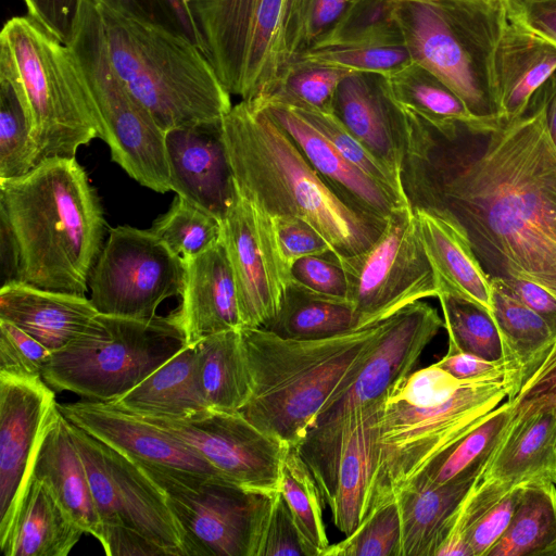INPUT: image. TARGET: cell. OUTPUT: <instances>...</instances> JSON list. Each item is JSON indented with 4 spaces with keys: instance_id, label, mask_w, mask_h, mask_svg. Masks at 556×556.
<instances>
[{
    "instance_id": "obj_1",
    "label": "cell",
    "mask_w": 556,
    "mask_h": 556,
    "mask_svg": "<svg viewBox=\"0 0 556 556\" xmlns=\"http://www.w3.org/2000/svg\"><path fill=\"white\" fill-rule=\"evenodd\" d=\"M405 112L400 181L409 206L453 226L489 278L556 296V149L542 110L531 102L509 123L447 127Z\"/></svg>"
},
{
    "instance_id": "obj_2",
    "label": "cell",
    "mask_w": 556,
    "mask_h": 556,
    "mask_svg": "<svg viewBox=\"0 0 556 556\" xmlns=\"http://www.w3.org/2000/svg\"><path fill=\"white\" fill-rule=\"evenodd\" d=\"M0 215L18 245V283L85 295L106 222L76 157L47 159L22 176L0 179Z\"/></svg>"
},
{
    "instance_id": "obj_3",
    "label": "cell",
    "mask_w": 556,
    "mask_h": 556,
    "mask_svg": "<svg viewBox=\"0 0 556 556\" xmlns=\"http://www.w3.org/2000/svg\"><path fill=\"white\" fill-rule=\"evenodd\" d=\"M238 192L257 211L311 224L342 262L369 249L387 222L342 201L262 108L241 100L222 119Z\"/></svg>"
},
{
    "instance_id": "obj_4",
    "label": "cell",
    "mask_w": 556,
    "mask_h": 556,
    "mask_svg": "<svg viewBox=\"0 0 556 556\" xmlns=\"http://www.w3.org/2000/svg\"><path fill=\"white\" fill-rule=\"evenodd\" d=\"M513 392L507 376L459 381L437 364L399 381L384 396L378 417L377 452L364 518L393 498Z\"/></svg>"
},
{
    "instance_id": "obj_5",
    "label": "cell",
    "mask_w": 556,
    "mask_h": 556,
    "mask_svg": "<svg viewBox=\"0 0 556 556\" xmlns=\"http://www.w3.org/2000/svg\"><path fill=\"white\" fill-rule=\"evenodd\" d=\"M388 318L316 340L241 328L252 392L240 412L265 433L298 446L317 416L349 386Z\"/></svg>"
},
{
    "instance_id": "obj_6",
    "label": "cell",
    "mask_w": 556,
    "mask_h": 556,
    "mask_svg": "<svg viewBox=\"0 0 556 556\" xmlns=\"http://www.w3.org/2000/svg\"><path fill=\"white\" fill-rule=\"evenodd\" d=\"M93 1L116 74L165 132L230 111L231 94L190 37Z\"/></svg>"
},
{
    "instance_id": "obj_7",
    "label": "cell",
    "mask_w": 556,
    "mask_h": 556,
    "mask_svg": "<svg viewBox=\"0 0 556 556\" xmlns=\"http://www.w3.org/2000/svg\"><path fill=\"white\" fill-rule=\"evenodd\" d=\"M0 80L23 103L33 128L37 164L76 157L100 138V123L70 48L35 18L8 20L0 33Z\"/></svg>"
},
{
    "instance_id": "obj_8",
    "label": "cell",
    "mask_w": 556,
    "mask_h": 556,
    "mask_svg": "<svg viewBox=\"0 0 556 556\" xmlns=\"http://www.w3.org/2000/svg\"><path fill=\"white\" fill-rule=\"evenodd\" d=\"M413 61L445 83L485 124L501 122L494 56L508 18L505 0H396Z\"/></svg>"
},
{
    "instance_id": "obj_9",
    "label": "cell",
    "mask_w": 556,
    "mask_h": 556,
    "mask_svg": "<svg viewBox=\"0 0 556 556\" xmlns=\"http://www.w3.org/2000/svg\"><path fill=\"white\" fill-rule=\"evenodd\" d=\"M186 346L175 312L150 319L99 313L80 336L50 354L41 377L55 391L112 402Z\"/></svg>"
},
{
    "instance_id": "obj_10",
    "label": "cell",
    "mask_w": 556,
    "mask_h": 556,
    "mask_svg": "<svg viewBox=\"0 0 556 556\" xmlns=\"http://www.w3.org/2000/svg\"><path fill=\"white\" fill-rule=\"evenodd\" d=\"M66 45L112 160L143 187L160 193L170 191L166 132L116 74L93 0H81Z\"/></svg>"
},
{
    "instance_id": "obj_11",
    "label": "cell",
    "mask_w": 556,
    "mask_h": 556,
    "mask_svg": "<svg viewBox=\"0 0 556 556\" xmlns=\"http://www.w3.org/2000/svg\"><path fill=\"white\" fill-rule=\"evenodd\" d=\"M202 51L230 94L263 97L289 63L288 0H187Z\"/></svg>"
},
{
    "instance_id": "obj_12",
    "label": "cell",
    "mask_w": 556,
    "mask_h": 556,
    "mask_svg": "<svg viewBox=\"0 0 556 556\" xmlns=\"http://www.w3.org/2000/svg\"><path fill=\"white\" fill-rule=\"evenodd\" d=\"M138 465L164 492L188 556H257L275 493L250 491L222 477Z\"/></svg>"
},
{
    "instance_id": "obj_13",
    "label": "cell",
    "mask_w": 556,
    "mask_h": 556,
    "mask_svg": "<svg viewBox=\"0 0 556 556\" xmlns=\"http://www.w3.org/2000/svg\"><path fill=\"white\" fill-rule=\"evenodd\" d=\"M341 264L348 278V300L361 327L440 293L416 213L409 204L390 215L384 230L369 249Z\"/></svg>"
},
{
    "instance_id": "obj_14",
    "label": "cell",
    "mask_w": 556,
    "mask_h": 556,
    "mask_svg": "<svg viewBox=\"0 0 556 556\" xmlns=\"http://www.w3.org/2000/svg\"><path fill=\"white\" fill-rule=\"evenodd\" d=\"M186 266L151 229L117 226L89 278L90 301L100 314L150 319L159 305L180 295Z\"/></svg>"
},
{
    "instance_id": "obj_15",
    "label": "cell",
    "mask_w": 556,
    "mask_h": 556,
    "mask_svg": "<svg viewBox=\"0 0 556 556\" xmlns=\"http://www.w3.org/2000/svg\"><path fill=\"white\" fill-rule=\"evenodd\" d=\"M68 428L88 475L102 533L125 527L144 535L166 555L188 556L184 530L162 489L117 450L70 421Z\"/></svg>"
},
{
    "instance_id": "obj_16",
    "label": "cell",
    "mask_w": 556,
    "mask_h": 556,
    "mask_svg": "<svg viewBox=\"0 0 556 556\" xmlns=\"http://www.w3.org/2000/svg\"><path fill=\"white\" fill-rule=\"evenodd\" d=\"M383 400L356 406L309 430L296 446L331 510L332 522L345 536L365 516Z\"/></svg>"
},
{
    "instance_id": "obj_17",
    "label": "cell",
    "mask_w": 556,
    "mask_h": 556,
    "mask_svg": "<svg viewBox=\"0 0 556 556\" xmlns=\"http://www.w3.org/2000/svg\"><path fill=\"white\" fill-rule=\"evenodd\" d=\"M142 419L193 447L226 480L254 492L280 491L289 445L258 429L241 412L207 409L184 420Z\"/></svg>"
},
{
    "instance_id": "obj_18",
    "label": "cell",
    "mask_w": 556,
    "mask_h": 556,
    "mask_svg": "<svg viewBox=\"0 0 556 556\" xmlns=\"http://www.w3.org/2000/svg\"><path fill=\"white\" fill-rule=\"evenodd\" d=\"M58 410L54 391L42 377L0 375V545L15 522L37 451Z\"/></svg>"
},
{
    "instance_id": "obj_19",
    "label": "cell",
    "mask_w": 556,
    "mask_h": 556,
    "mask_svg": "<svg viewBox=\"0 0 556 556\" xmlns=\"http://www.w3.org/2000/svg\"><path fill=\"white\" fill-rule=\"evenodd\" d=\"M442 327L444 320L437 309L422 301L390 316L349 386L317 416L309 430L337 420L356 406L384 397L413 371L421 353Z\"/></svg>"
},
{
    "instance_id": "obj_20",
    "label": "cell",
    "mask_w": 556,
    "mask_h": 556,
    "mask_svg": "<svg viewBox=\"0 0 556 556\" xmlns=\"http://www.w3.org/2000/svg\"><path fill=\"white\" fill-rule=\"evenodd\" d=\"M58 407L70 422L137 464L173 472L222 477L186 442L109 402L87 400L58 404Z\"/></svg>"
},
{
    "instance_id": "obj_21",
    "label": "cell",
    "mask_w": 556,
    "mask_h": 556,
    "mask_svg": "<svg viewBox=\"0 0 556 556\" xmlns=\"http://www.w3.org/2000/svg\"><path fill=\"white\" fill-rule=\"evenodd\" d=\"M222 119L174 128L165 136L172 191L220 222L237 194Z\"/></svg>"
},
{
    "instance_id": "obj_22",
    "label": "cell",
    "mask_w": 556,
    "mask_h": 556,
    "mask_svg": "<svg viewBox=\"0 0 556 556\" xmlns=\"http://www.w3.org/2000/svg\"><path fill=\"white\" fill-rule=\"evenodd\" d=\"M332 114L366 149L400 178L407 139L405 109L388 76L351 72L340 83Z\"/></svg>"
},
{
    "instance_id": "obj_23",
    "label": "cell",
    "mask_w": 556,
    "mask_h": 556,
    "mask_svg": "<svg viewBox=\"0 0 556 556\" xmlns=\"http://www.w3.org/2000/svg\"><path fill=\"white\" fill-rule=\"evenodd\" d=\"M253 104L265 110L288 132L323 180L355 211L387 222L395 210L408 204L348 161L295 109L273 103Z\"/></svg>"
},
{
    "instance_id": "obj_24",
    "label": "cell",
    "mask_w": 556,
    "mask_h": 556,
    "mask_svg": "<svg viewBox=\"0 0 556 556\" xmlns=\"http://www.w3.org/2000/svg\"><path fill=\"white\" fill-rule=\"evenodd\" d=\"M220 239L231 267L242 328H267L282 296L262 251L252 205L237 190L222 220Z\"/></svg>"
},
{
    "instance_id": "obj_25",
    "label": "cell",
    "mask_w": 556,
    "mask_h": 556,
    "mask_svg": "<svg viewBox=\"0 0 556 556\" xmlns=\"http://www.w3.org/2000/svg\"><path fill=\"white\" fill-rule=\"evenodd\" d=\"M184 261L185 283L175 314L188 345L213 333L242 328L236 285L222 239Z\"/></svg>"
},
{
    "instance_id": "obj_26",
    "label": "cell",
    "mask_w": 556,
    "mask_h": 556,
    "mask_svg": "<svg viewBox=\"0 0 556 556\" xmlns=\"http://www.w3.org/2000/svg\"><path fill=\"white\" fill-rule=\"evenodd\" d=\"M534 479L556 480V403L530 404L515 410L476 478L504 485Z\"/></svg>"
},
{
    "instance_id": "obj_27",
    "label": "cell",
    "mask_w": 556,
    "mask_h": 556,
    "mask_svg": "<svg viewBox=\"0 0 556 556\" xmlns=\"http://www.w3.org/2000/svg\"><path fill=\"white\" fill-rule=\"evenodd\" d=\"M556 73V45L509 15L494 56L501 122L522 116L534 94Z\"/></svg>"
},
{
    "instance_id": "obj_28",
    "label": "cell",
    "mask_w": 556,
    "mask_h": 556,
    "mask_svg": "<svg viewBox=\"0 0 556 556\" xmlns=\"http://www.w3.org/2000/svg\"><path fill=\"white\" fill-rule=\"evenodd\" d=\"M99 314L90 299L24 283L0 289V319L56 352L80 336Z\"/></svg>"
},
{
    "instance_id": "obj_29",
    "label": "cell",
    "mask_w": 556,
    "mask_h": 556,
    "mask_svg": "<svg viewBox=\"0 0 556 556\" xmlns=\"http://www.w3.org/2000/svg\"><path fill=\"white\" fill-rule=\"evenodd\" d=\"M31 478L42 481L85 533L102 538L88 475L60 409L48 426L31 470Z\"/></svg>"
},
{
    "instance_id": "obj_30",
    "label": "cell",
    "mask_w": 556,
    "mask_h": 556,
    "mask_svg": "<svg viewBox=\"0 0 556 556\" xmlns=\"http://www.w3.org/2000/svg\"><path fill=\"white\" fill-rule=\"evenodd\" d=\"M109 403L141 418L173 420L211 409L199 382L195 346H186L132 390Z\"/></svg>"
},
{
    "instance_id": "obj_31",
    "label": "cell",
    "mask_w": 556,
    "mask_h": 556,
    "mask_svg": "<svg viewBox=\"0 0 556 556\" xmlns=\"http://www.w3.org/2000/svg\"><path fill=\"white\" fill-rule=\"evenodd\" d=\"M84 533L52 491L31 478L12 530L0 547L4 556H67Z\"/></svg>"
},
{
    "instance_id": "obj_32",
    "label": "cell",
    "mask_w": 556,
    "mask_h": 556,
    "mask_svg": "<svg viewBox=\"0 0 556 556\" xmlns=\"http://www.w3.org/2000/svg\"><path fill=\"white\" fill-rule=\"evenodd\" d=\"M475 480L426 486L408 484L395 493L402 525V556H435Z\"/></svg>"
},
{
    "instance_id": "obj_33",
    "label": "cell",
    "mask_w": 556,
    "mask_h": 556,
    "mask_svg": "<svg viewBox=\"0 0 556 556\" xmlns=\"http://www.w3.org/2000/svg\"><path fill=\"white\" fill-rule=\"evenodd\" d=\"M491 281V314L503 346V361L514 384L513 399L556 336L545 320L510 293L497 278ZM507 399V400H509Z\"/></svg>"
},
{
    "instance_id": "obj_34",
    "label": "cell",
    "mask_w": 556,
    "mask_h": 556,
    "mask_svg": "<svg viewBox=\"0 0 556 556\" xmlns=\"http://www.w3.org/2000/svg\"><path fill=\"white\" fill-rule=\"evenodd\" d=\"M414 212L440 293L465 298L491 311V281L468 242L445 220Z\"/></svg>"
},
{
    "instance_id": "obj_35",
    "label": "cell",
    "mask_w": 556,
    "mask_h": 556,
    "mask_svg": "<svg viewBox=\"0 0 556 556\" xmlns=\"http://www.w3.org/2000/svg\"><path fill=\"white\" fill-rule=\"evenodd\" d=\"M194 346L199 382L208 407L240 412L252 392L241 328L210 334Z\"/></svg>"
},
{
    "instance_id": "obj_36",
    "label": "cell",
    "mask_w": 556,
    "mask_h": 556,
    "mask_svg": "<svg viewBox=\"0 0 556 556\" xmlns=\"http://www.w3.org/2000/svg\"><path fill=\"white\" fill-rule=\"evenodd\" d=\"M486 556H556V486L523 482L510 522Z\"/></svg>"
},
{
    "instance_id": "obj_37",
    "label": "cell",
    "mask_w": 556,
    "mask_h": 556,
    "mask_svg": "<svg viewBox=\"0 0 556 556\" xmlns=\"http://www.w3.org/2000/svg\"><path fill=\"white\" fill-rule=\"evenodd\" d=\"M357 328L362 327L349 301L324 298L290 281L265 329L285 339L316 340Z\"/></svg>"
},
{
    "instance_id": "obj_38",
    "label": "cell",
    "mask_w": 556,
    "mask_h": 556,
    "mask_svg": "<svg viewBox=\"0 0 556 556\" xmlns=\"http://www.w3.org/2000/svg\"><path fill=\"white\" fill-rule=\"evenodd\" d=\"M513 416L514 410L508 401L500 404L464 438L435 456L406 485H441L454 480H475L501 441Z\"/></svg>"
},
{
    "instance_id": "obj_39",
    "label": "cell",
    "mask_w": 556,
    "mask_h": 556,
    "mask_svg": "<svg viewBox=\"0 0 556 556\" xmlns=\"http://www.w3.org/2000/svg\"><path fill=\"white\" fill-rule=\"evenodd\" d=\"M252 208L267 267L282 293L291 281V269L296 261L332 252L327 240L304 219L290 215L269 216Z\"/></svg>"
},
{
    "instance_id": "obj_40",
    "label": "cell",
    "mask_w": 556,
    "mask_h": 556,
    "mask_svg": "<svg viewBox=\"0 0 556 556\" xmlns=\"http://www.w3.org/2000/svg\"><path fill=\"white\" fill-rule=\"evenodd\" d=\"M389 79L395 100L435 127L483 123L455 91L414 61Z\"/></svg>"
},
{
    "instance_id": "obj_41",
    "label": "cell",
    "mask_w": 556,
    "mask_h": 556,
    "mask_svg": "<svg viewBox=\"0 0 556 556\" xmlns=\"http://www.w3.org/2000/svg\"><path fill=\"white\" fill-rule=\"evenodd\" d=\"M350 73L342 67L293 59L269 90L250 102L332 113L338 87Z\"/></svg>"
},
{
    "instance_id": "obj_42",
    "label": "cell",
    "mask_w": 556,
    "mask_h": 556,
    "mask_svg": "<svg viewBox=\"0 0 556 556\" xmlns=\"http://www.w3.org/2000/svg\"><path fill=\"white\" fill-rule=\"evenodd\" d=\"M280 493L292 514L308 556H324L330 545L323 519L324 497L296 446L289 445L286 451Z\"/></svg>"
},
{
    "instance_id": "obj_43",
    "label": "cell",
    "mask_w": 556,
    "mask_h": 556,
    "mask_svg": "<svg viewBox=\"0 0 556 556\" xmlns=\"http://www.w3.org/2000/svg\"><path fill=\"white\" fill-rule=\"evenodd\" d=\"M438 299L448 334L447 353H469L491 362L503 359L501 337L490 309L450 293H440Z\"/></svg>"
},
{
    "instance_id": "obj_44",
    "label": "cell",
    "mask_w": 556,
    "mask_h": 556,
    "mask_svg": "<svg viewBox=\"0 0 556 556\" xmlns=\"http://www.w3.org/2000/svg\"><path fill=\"white\" fill-rule=\"evenodd\" d=\"M151 230L176 254L189 260L220 239L222 222L176 194L169 210L155 219Z\"/></svg>"
},
{
    "instance_id": "obj_45",
    "label": "cell",
    "mask_w": 556,
    "mask_h": 556,
    "mask_svg": "<svg viewBox=\"0 0 556 556\" xmlns=\"http://www.w3.org/2000/svg\"><path fill=\"white\" fill-rule=\"evenodd\" d=\"M36 165L29 116L14 89L0 80V179L22 176Z\"/></svg>"
},
{
    "instance_id": "obj_46",
    "label": "cell",
    "mask_w": 556,
    "mask_h": 556,
    "mask_svg": "<svg viewBox=\"0 0 556 556\" xmlns=\"http://www.w3.org/2000/svg\"><path fill=\"white\" fill-rule=\"evenodd\" d=\"M356 0H288L285 45L289 62L320 46Z\"/></svg>"
},
{
    "instance_id": "obj_47",
    "label": "cell",
    "mask_w": 556,
    "mask_h": 556,
    "mask_svg": "<svg viewBox=\"0 0 556 556\" xmlns=\"http://www.w3.org/2000/svg\"><path fill=\"white\" fill-rule=\"evenodd\" d=\"M293 59L333 65L351 72L377 73L388 77L413 62L405 42L323 46L311 49Z\"/></svg>"
},
{
    "instance_id": "obj_48",
    "label": "cell",
    "mask_w": 556,
    "mask_h": 556,
    "mask_svg": "<svg viewBox=\"0 0 556 556\" xmlns=\"http://www.w3.org/2000/svg\"><path fill=\"white\" fill-rule=\"evenodd\" d=\"M324 556H402V525L396 498L371 509L353 533L330 544Z\"/></svg>"
},
{
    "instance_id": "obj_49",
    "label": "cell",
    "mask_w": 556,
    "mask_h": 556,
    "mask_svg": "<svg viewBox=\"0 0 556 556\" xmlns=\"http://www.w3.org/2000/svg\"><path fill=\"white\" fill-rule=\"evenodd\" d=\"M395 7L396 0H356L318 47L364 42H405L396 18Z\"/></svg>"
},
{
    "instance_id": "obj_50",
    "label": "cell",
    "mask_w": 556,
    "mask_h": 556,
    "mask_svg": "<svg viewBox=\"0 0 556 556\" xmlns=\"http://www.w3.org/2000/svg\"><path fill=\"white\" fill-rule=\"evenodd\" d=\"M295 110L319 130L348 161L406 201L400 178L375 157L332 113Z\"/></svg>"
},
{
    "instance_id": "obj_51",
    "label": "cell",
    "mask_w": 556,
    "mask_h": 556,
    "mask_svg": "<svg viewBox=\"0 0 556 556\" xmlns=\"http://www.w3.org/2000/svg\"><path fill=\"white\" fill-rule=\"evenodd\" d=\"M50 354L35 338L0 319V375L25 379L41 377Z\"/></svg>"
},
{
    "instance_id": "obj_52",
    "label": "cell",
    "mask_w": 556,
    "mask_h": 556,
    "mask_svg": "<svg viewBox=\"0 0 556 556\" xmlns=\"http://www.w3.org/2000/svg\"><path fill=\"white\" fill-rule=\"evenodd\" d=\"M291 281L314 294L349 301L346 274L333 252L296 261L291 269Z\"/></svg>"
},
{
    "instance_id": "obj_53",
    "label": "cell",
    "mask_w": 556,
    "mask_h": 556,
    "mask_svg": "<svg viewBox=\"0 0 556 556\" xmlns=\"http://www.w3.org/2000/svg\"><path fill=\"white\" fill-rule=\"evenodd\" d=\"M308 556L292 514L280 491L271 497L257 556Z\"/></svg>"
},
{
    "instance_id": "obj_54",
    "label": "cell",
    "mask_w": 556,
    "mask_h": 556,
    "mask_svg": "<svg viewBox=\"0 0 556 556\" xmlns=\"http://www.w3.org/2000/svg\"><path fill=\"white\" fill-rule=\"evenodd\" d=\"M96 1L129 13L136 17L147 20L182 33L190 37L200 47L195 24L187 0Z\"/></svg>"
},
{
    "instance_id": "obj_55",
    "label": "cell",
    "mask_w": 556,
    "mask_h": 556,
    "mask_svg": "<svg viewBox=\"0 0 556 556\" xmlns=\"http://www.w3.org/2000/svg\"><path fill=\"white\" fill-rule=\"evenodd\" d=\"M513 410L530 405L556 403V340L513 399Z\"/></svg>"
},
{
    "instance_id": "obj_56",
    "label": "cell",
    "mask_w": 556,
    "mask_h": 556,
    "mask_svg": "<svg viewBox=\"0 0 556 556\" xmlns=\"http://www.w3.org/2000/svg\"><path fill=\"white\" fill-rule=\"evenodd\" d=\"M27 14L53 36L67 43L81 0H23Z\"/></svg>"
},
{
    "instance_id": "obj_57",
    "label": "cell",
    "mask_w": 556,
    "mask_h": 556,
    "mask_svg": "<svg viewBox=\"0 0 556 556\" xmlns=\"http://www.w3.org/2000/svg\"><path fill=\"white\" fill-rule=\"evenodd\" d=\"M508 15L556 45V0H505Z\"/></svg>"
},
{
    "instance_id": "obj_58",
    "label": "cell",
    "mask_w": 556,
    "mask_h": 556,
    "mask_svg": "<svg viewBox=\"0 0 556 556\" xmlns=\"http://www.w3.org/2000/svg\"><path fill=\"white\" fill-rule=\"evenodd\" d=\"M435 364L459 381L478 380L497 376H507L509 379L503 359L491 362L473 354L458 352L446 353L445 356Z\"/></svg>"
},
{
    "instance_id": "obj_59",
    "label": "cell",
    "mask_w": 556,
    "mask_h": 556,
    "mask_svg": "<svg viewBox=\"0 0 556 556\" xmlns=\"http://www.w3.org/2000/svg\"><path fill=\"white\" fill-rule=\"evenodd\" d=\"M100 543L108 556L166 555L160 546L144 535L125 527L104 529Z\"/></svg>"
},
{
    "instance_id": "obj_60",
    "label": "cell",
    "mask_w": 556,
    "mask_h": 556,
    "mask_svg": "<svg viewBox=\"0 0 556 556\" xmlns=\"http://www.w3.org/2000/svg\"><path fill=\"white\" fill-rule=\"evenodd\" d=\"M500 280L510 293L541 316L556 336V296L552 292L525 279Z\"/></svg>"
},
{
    "instance_id": "obj_61",
    "label": "cell",
    "mask_w": 556,
    "mask_h": 556,
    "mask_svg": "<svg viewBox=\"0 0 556 556\" xmlns=\"http://www.w3.org/2000/svg\"><path fill=\"white\" fill-rule=\"evenodd\" d=\"M0 265L1 287L20 282L21 258L20 250L7 219L0 215Z\"/></svg>"
},
{
    "instance_id": "obj_62",
    "label": "cell",
    "mask_w": 556,
    "mask_h": 556,
    "mask_svg": "<svg viewBox=\"0 0 556 556\" xmlns=\"http://www.w3.org/2000/svg\"><path fill=\"white\" fill-rule=\"evenodd\" d=\"M531 102L542 110L547 134L556 149V73L539 89Z\"/></svg>"
},
{
    "instance_id": "obj_63",
    "label": "cell",
    "mask_w": 556,
    "mask_h": 556,
    "mask_svg": "<svg viewBox=\"0 0 556 556\" xmlns=\"http://www.w3.org/2000/svg\"><path fill=\"white\" fill-rule=\"evenodd\" d=\"M555 485H556V480H555Z\"/></svg>"
}]
</instances>
